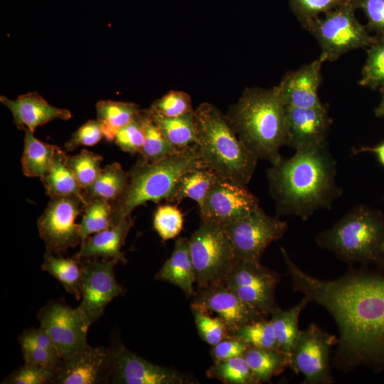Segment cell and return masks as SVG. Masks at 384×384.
<instances>
[{
  "instance_id": "cell-1",
  "label": "cell",
  "mask_w": 384,
  "mask_h": 384,
  "mask_svg": "<svg viewBox=\"0 0 384 384\" xmlns=\"http://www.w3.org/2000/svg\"><path fill=\"white\" fill-rule=\"evenodd\" d=\"M281 255L292 288L333 318L339 336L334 365L343 372L364 366L384 370V275L350 269L335 279H321L302 270L285 248Z\"/></svg>"
},
{
  "instance_id": "cell-2",
  "label": "cell",
  "mask_w": 384,
  "mask_h": 384,
  "mask_svg": "<svg viewBox=\"0 0 384 384\" xmlns=\"http://www.w3.org/2000/svg\"><path fill=\"white\" fill-rule=\"evenodd\" d=\"M336 166L328 142L297 150L272 164L267 177L277 215L307 220L320 209H331L343 193L336 181Z\"/></svg>"
},
{
  "instance_id": "cell-3",
  "label": "cell",
  "mask_w": 384,
  "mask_h": 384,
  "mask_svg": "<svg viewBox=\"0 0 384 384\" xmlns=\"http://www.w3.org/2000/svg\"><path fill=\"white\" fill-rule=\"evenodd\" d=\"M240 142L257 159L271 164L286 145L285 107L275 87L247 88L225 115Z\"/></svg>"
},
{
  "instance_id": "cell-4",
  "label": "cell",
  "mask_w": 384,
  "mask_h": 384,
  "mask_svg": "<svg viewBox=\"0 0 384 384\" xmlns=\"http://www.w3.org/2000/svg\"><path fill=\"white\" fill-rule=\"evenodd\" d=\"M196 141L203 166L220 178L246 186L257 159L240 142L226 116L203 102L195 110Z\"/></svg>"
},
{
  "instance_id": "cell-5",
  "label": "cell",
  "mask_w": 384,
  "mask_h": 384,
  "mask_svg": "<svg viewBox=\"0 0 384 384\" xmlns=\"http://www.w3.org/2000/svg\"><path fill=\"white\" fill-rule=\"evenodd\" d=\"M201 167L205 168L196 144L156 162L139 159L129 171L125 191L111 202L114 224L131 215L134 210L148 201L169 202L179 178L186 172Z\"/></svg>"
},
{
  "instance_id": "cell-6",
  "label": "cell",
  "mask_w": 384,
  "mask_h": 384,
  "mask_svg": "<svg viewBox=\"0 0 384 384\" xmlns=\"http://www.w3.org/2000/svg\"><path fill=\"white\" fill-rule=\"evenodd\" d=\"M316 245L350 265L375 264L384 248V214L360 204L330 228L319 233Z\"/></svg>"
},
{
  "instance_id": "cell-7",
  "label": "cell",
  "mask_w": 384,
  "mask_h": 384,
  "mask_svg": "<svg viewBox=\"0 0 384 384\" xmlns=\"http://www.w3.org/2000/svg\"><path fill=\"white\" fill-rule=\"evenodd\" d=\"M189 242L198 288L224 282L236 260L223 228L213 221L201 218Z\"/></svg>"
},
{
  "instance_id": "cell-8",
  "label": "cell",
  "mask_w": 384,
  "mask_h": 384,
  "mask_svg": "<svg viewBox=\"0 0 384 384\" xmlns=\"http://www.w3.org/2000/svg\"><path fill=\"white\" fill-rule=\"evenodd\" d=\"M355 10L350 3L317 18L305 28L317 41L326 61H335L348 52L374 42L356 18Z\"/></svg>"
},
{
  "instance_id": "cell-9",
  "label": "cell",
  "mask_w": 384,
  "mask_h": 384,
  "mask_svg": "<svg viewBox=\"0 0 384 384\" xmlns=\"http://www.w3.org/2000/svg\"><path fill=\"white\" fill-rule=\"evenodd\" d=\"M232 245L237 261H259L272 242L284 235L288 225L267 215L260 206L245 217L221 225Z\"/></svg>"
},
{
  "instance_id": "cell-10",
  "label": "cell",
  "mask_w": 384,
  "mask_h": 384,
  "mask_svg": "<svg viewBox=\"0 0 384 384\" xmlns=\"http://www.w3.org/2000/svg\"><path fill=\"white\" fill-rule=\"evenodd\" d=\"M86 203L85 200L75 195L50 198L37 221L46 252L62 255L68 248L81 244L80 223H76L75 220L83 213Z\"/></svg>"
},
{
  "instance_id": "cell-11",
  "label": "cell",
  "mask_w": 384,
  "mask_h": 384,
  "mask_svg": "<svg viewBox=\"0 0 384 384\" xmlns=\"http://www.w3.org/2000/svg\"><path fill=\"white\" fill-rule=\"evenodd\" d=\"M338 337L315 324L300 331L294 346L289 366L304 376L303 384H331L330 353Z\"/></svg>"
},
{
  "instance_id": "cell-12",
  "label": "cell",
  "mask_w": 384,
  "mask_h": 384,
  "mask_svg": "<svg viewBox=\"0 0 384 384\" xmlns=\"http://www.w3.org/2000/svg\"><path fill=\"white\" fill-rule=\"evenodd\" d=\"M279 274L259 261H237L224 281L225 285L242 301L266 316L278 306L275 289Z\"/></svg>"
},
{
  "instance_id": "cell-13",
  "label": "cell",
  "mask_w": 384,
  "mask_h": 384,
  "mask_svg": "<svg viewBox=\"0 0 384 384\" xmlns=\"http://www.w3.org/2000/svg\"><path fill=\"white\" fill-rule=\"evenodd\" d=\"M83 259L82 302L78 306L87 325L97 321L109 304L125 289L114 275L118 259Z\"/></svg>"
},
{
  "instance_id": "cell-14",
  "label": "cell",
  "mask_w": 384,
  "mask_h": 384,
  "mask_svg": "<svg viewBox=\"0 0 384 384\" xmlns=\"http://www.w3.org/2000/svg\"><path fill=\"white\" fill-rule=\"evenodd\" d=\"M42 327L65 358L89 346L87 325L78 307L72 308L64 301H52L38 313Z\"/></svg>"
},
{
  "instance_id": "cell-15",
  "label": "cell",
  "mask_w": 384,
  "mask_h": 384,
  "mask_svg": "<svg viewBox=\"0 0 384 384\" xmlns=\"http://www.w3.org/2000/svg\"><path fill=\"white\" fill-rule=\"evenodd\" d=\"M108 383L183 384L188 382L176 370L154 364L119 343L110 348Z\"/></svg>"
},
{
  "instance_id": "cell-16",
  "label": "cell",
  "mask_w": 384,
  "mask_h": 384,
  "mask_svg": "<svg viewBox=\"0 0 384 384\" xmlns=\"http://www.w3.org/2000/svg\"><path fill=\"white\" fill-rule=\"evenodd\" d=\"M258 207L257 198L246 186L219 177L199 210L202 219L223 225L245 217Z\"/></svg>"
},
{
  "instance_id": "cell-17",
  "label": "cell",
  "mask_w": 384,
  "mask_h": 384,
  "mask_svg": "<svg viewBox=\"0 0 384 384\" xmlns=\"http://www.w3.org/2000/svg\"><path fill=\"white\" fill-rule=\"evenodd\" d=\"M191 308L216 313L231 336L241 326L265 317L242 301L224 282L199 289L193 295Z\"/></svg>"
},
{
  "instance_id": "cell-18",
  "label": "cell",
  "mask_w": 384,
  "mask_h": 384,
  "mask_svg": "<svg viewBox=\"0 0 384 384\" xmlns=\"http://www.w3.org/2000/svg\"><path fill=\"white\" fill-rule=\"evenodd\" d=\"M286 145L295 151L327 142L332 123L327 106L285 107Z\"/></svg>"
},
{
  "instance_id": "cell-19",
  "label": "cell",
  "mask_w": 384,
  "mask_h": 384,
  "mask_svg": "<svg viewBox=\"0 0 384 384\" xmlns=\"http://www.w3.org/2000/svg\"><path fill=\"white\" fill-rule=\"evenodd\" d=\"M325 61L326 58L320 55L315 60L283 76L274 87L285 107L311 108L324 105L319 98V89Z\"/></svg>"
},
{
  "instance_id": "cell-20",
  "label": "cell",
  "mask_w": 384,
  "mask_h": 384,
  "mask_svg": "<svg viewBox=\"0 0 384 384\" xmlns=\"http://www.w3.org/2000/svg\"><path fill=\"white\" fill-rule=\"evenodd\" d=\"M110 348L88 347L63 358L53 383H108Z\"/></svg>"
},
{
  "instance_id": "cell-21",
  "label": "cell",
  "mask_w": 384,
  "mask_h": 384,
  "mask_svg": "<svg viewBox=\"0 0 384 384\" xmlns=\"http://www.w3.org/2000/svg\"><path fill=\"white\" fill-rule=\"evenodd\" d=\"M0 102L10 110L18 129L33 133L38 127L53 120H68L72 117L70 110L53 106L36 92L19 95L16 100L1 95Z\"/></svg>"
},
{
  "instance_id": "cell-22",
  "label": "cell",
  "mask_w": 384,
  "mask_h": 384,
  "mask_svg": "<svg viewBox=\"0 0 384 384\" xmlns=\"http://www.w3.org/2000/svg\"><path fill=\"white\" fill-rule=\"evenodd\" d=\"M133 225L134 220L129 215L114 226L89 236L80 244L77 254L82 258L118 259L126 262L121 250Z\"/></svg>"
},
{
  "instance_id": "cell-23",
  "label": "cell",
  "mask_w": 384,
  "mask_h": 384,
  "mask_svg": "<svg viewBox=\"0 0 384 384\" xmlns=\"http://www.w3.org/2000/svg\"><path fill=\"white\" fill-rule=\"evenodd\" d=\"M157 280L169 282L180 288L187 296H193L196 282L189 239L176 240L173 252L155 276Z\"/></svg>"
},
{
  "instance_id": "cell-24",
  "label": "cell",
  "mask_w": 384,
  "mask_h": 384,
  "mask_svg": "<svg viewBox=\"0 0 384 384\" xmlns=\"http://www.w3.org/2000/svg\"><path fill=\"white\" fill-rule=\"evenodd\" d=\"M43 271L48 272L63 286L65 290L76 299L82 297L83 259L78 254L65 257L46 252L41 265Z\"/></svg>"
},
{
  "instance_id": "cell-25",
  "label": "cell",
  "mask_w": 384,
  "mask_h": 384,
  "mask_svg": "<svg viewBox=\"0 0 384 384\" xmlns=\"http://www.w3.org/2000/svg\"><path fill=\"white\" fill-rule=\"evenodd\" d=\"M18 342L25 362L60 368L63 358L42 327L24 330L18 337Z\"/></svg>"
},
{
  "instance_id": "cell-26",
  "label": "cell",
  "mask_w": 384,
  "mask_h": 384,
  "mask_svg": "<svg viewBox=\"0 0 384 384\" xmlns=\"http://www.w3.org/2000/svg\"><path fill=\"white\" fill-rule=\"evenodd\" d=\"M60 147L36 139L33 132L25 130L24 147L21 158L26 176L43 178L48 172Z\"/></svg>"
},
{
  "instance_id": "cell-27",
  "label": "cell",
  "mask_w": 384,
  "mask_h": 384,
  "mask_svg": "<svg viewBox=\"0 0 384 384\" xmlns=\"http://www.w3.org/2000/svg\"><path fill=\"white\" fill-rule=\"evenodd\" d=\"M66 156V152L60 148L53 159L48 172L41 179L46 194L50 198L75 195L85 200L82 188L67 166Z\"/></svg>"
},
{
  "instance_id": "cell-28",
  "label": "cell",
  "mask_w": 384,
  "mask_h": 384,
  "mask_svg": "<svg viewBox=\"0 0 384 384\" xmlns=\"http://www.w3.org/2000/svg\"><path fill=\"white\" fill-rule=\"evenodd\" d=\"M309 302L304 297L294 306L282 311L279 307L271 313V322L280 351L287 356L290 364L291 354L301 330L299 317Z\"/></svg>"
},
{
  "instance_id": "cell-29",
  "label": "cell",
  "mask_w": 384,
  "mask_h": 384,
  "mask_svg": "<svg viewBox=\"0 0 384 384\" xmlns=\"http://www.w3.org/2000/svg\"><path fill=\"white\" fill-rule=\"evenodd\" d=\"M134 102L100 100L96 104L97 119L102 124L104 137L113 142L119 130L128 124L140 111Z\"/></svg>"
},
{
  "instance_id": "cell-30",
  "label": "cell",
  "mask_w": 384,
  "mask_h": 384,
  "mask_svg": "<svg viewBox=\"0 0 384 384\" xmlns=\"http://www.w3.org/2000/svg\"><path fill=\"white\" fill-rule=\"evenodd\" d=\"M129 178V171H124L119 163L107 165L94 183L83 191L86 202L95 198L115 201L125 191Z\"/></svg>"
},
{
  "instance_id": "cell-31",
  "label": "cell",
  "mask_w": 384,
  "mask_h": 384,
  "mask_svg": "<svg viewBox=\"0 0 384 384\" xmlns=\"http://www.w3.org/2000/svg\"><path fill=\"white\" fill-rule=\"evenodd\" d=\"M257 383H267L289 366L287 356L279 351L249 346L244 354Z\"/></svg>"
},
{
  "instance_id": "cell-32",
  "label": "cell",
  "mask_w": 384,
  "mask_h": 384,
  "mask_svg": "<svg viewBox=\"0 0 384 384\" xmlns=\"http://www.w3.org/2000/svg\"><path fill=\"white\" fill-rule=\"evenodd\" d=\"M219 176L207 168H198L184 174L178 181L169 202H179L188 198L203 203L209 191Z\"/></svg>"
},
{
  "instance_id": "cell-33",
  "label": "cell",
  "mask_w": 384,
  "mask_h": 384,
  "mask_svg": "<svg viewBox=\"0 0 384 384\" xmlns=\"http://www.w3.org/2000/svg\"><path fill=\"white\" fill-rule=\"evenodd\" d=\"M149 112L164 137L175 147L183 149L196 144L195 110L176 117H165Z\"/></svg>"
},
{
  "instance_id": "cell-34",
  "label": "cell",
  "mask_w": 384,
  "mask_h": 384,
  "mask_svg": "<svg viewBox=\"0 0 384 384\" xmlns=\"http://www.w3.org/2000/svg\"><path fill=\"white\" fill-rule=\"evenodd\" d=\"M145 138L139 159L149 163L161 161L181 149L172 145L162 134L154 121L149 109L143 110Z\"/></svg>"
},
{
  "instance_id": "cell-35",
  "label": "cell",
  "mask_w": 384,
  "mask_h": 384,
  "mask_svg": "<svg viewBox=\"0 0 384 384\" xmlns=\"http://www.w3.org/2000/svg\"><path fill=\"white\" fill-rule=\"evenodd\" d=\"M114 225L111 201L102 198L87 201L80 223L82 242L91 235Z\"/></svg>"
},
{
  "instance_id": "cell-36",
  "label": "cell",
  "mask_w": 384,
  "mask_h": 384,
  "mask_svg": "<svg viewBox=\"0 0 384 384\" xmlns=\"http://www.w3.org/2000/svg\"><path fill=\"white\" fill-rule=\"evenodd\" d=\"M206 375L226 384H256L244 356L215 361Z\"/></svg>"
},
{
  "instance_id": "cell-37",
  "label": "cell",
  "mask_w": 384,
  "mask_h": 384,
  "mask_svg": "<svg viewBox=\"0 0 384 384\" xmlns=\"http://www.w3.org/2000/svg\"><path fill=\"white\" fill-rule=\"evenodd\" d=\"M103 157L87 149L73 156L67 155L65 161L84 191L90 186L100 175Z\"/></svg>"
},
{
  "instance_id": "cell-38",
  "label": "cell",
  "mask_w": 384,
  "mask_h": 384,
  "mask_svg": "<svg viewBox=\"0 0 384 384\" xmlns=\"http://www.w3.org/2000/svg\"><path fill=\"white\" fill-rule=\"evenodd\" d=\"M233 336L250 346L281 351L270 319L262 318L245 324L236 330Z\"/></svg>"
},
{
  "instance_id": "cell-39",
  "label": "cell",
  "mask_w": 384,
  "mask_h": 384,
  "mask_svg": "<svg viewBox=\"0 0 384 384\" xmlns=\"http://www.w3.org/2000/svg\"><path fill=\"white\" fill-rule=\"evenodd\" d=\"M350 3L351 0H289L292 11L304 28L320 14Z\"/></svg>"
},
{
  "instance_id": "cell-40",
  "label": "cell",
  "mask_w": 384,
  "mask_h": 384,
  "mask_svg": "<svg viewBox=\"0 0 384 384\" xmlns=\"http://www.w3.org/2000/svg\"><path fill=\"white\" fill-rule=\"evenodd\" d=\"M145 138V124L143 110L117 132L115 144L124 152L139 154Z\"/></svg>"
},
{
  "instance_id": "cell-41",
  "label": "cell",
  "mask_w": 384,
  "mask_h": 384,
  "mask_svg": "<svg viewBox=\"0 0 384 384\" xmlns=\"http://www.w3.org/2000/svg\"><path fill=\"white\" fill-rule=\"evenodd\" d=\"M60 368H49L32 362H25L14 370L2 383L4 384H46L53 383Z\"/></svg>"
},
{
  "instance_id": "cell-42",
  "label": "cell",
  "mask_w": 384,
  "mask_h": 384,
  "mask_svg": "<svg viewBox=\"0 0 384 384\" xmlns=\"http://www.w3.org/2000/svg\"><path fill=\"white\" fill-rule=\"evenodd\" d=\"M149 110L165 117H180L193 112L191 98L183 91L171 90L153 102Z\"/></svg>"
},
{
  "instance_id": "cell-43",
  "label": "cell",
  "mask_w": 384,
  "mask_h": 384,
  "mask_svg": "<svg viewBox=\"0 0 384 384\" xmlns=\"http://www.w3.org/2000/svg\"><path fill=\"white\" fill-rule=\"evenodd\" d=\"M153 225L162 240L174 238L183 228V214L176 206H160L154 213Z\"/></svg>"
},
{
  "instance_id": "cell-44",
  "label": "cell",
  "mask_w": 384,
  "mask_h": 384,
  "mask_svg": "<svg viewBox=\"0 0 384 384\" xmlns=\"http://www.w3.org/2000/svg\"><path fill=\"white\" fill-rule=\"evenodd\" d=\"M358 83L372 88L384 85V40L373 43L368 49Z\"/></svg>"
},
{
  "instance_id": "cell-45",
  "label": "cell",
  "mask_w": 384,
  "mask_h": 384,
  "mask_svg": "<svg viewBox=\"0 0 384 384\" xmlns=\"http://www.w3.org/2000/svg\"><path fill=\"white\" fill-rule=\"evenodd\" d=\"M197 330L201 338L213 346L223 339L231 336L225 322L219 317H213L208 311L191 308Z\"/></svg>"
},
{
  "instance_id": "cell-46",
  "label": "cell",
  "mask_w": 384,
  "mask_h": 384,
  "mask_svg": "<svg viewBox=\"0 0 384 384\" xmlns=\"http://www.w3.org/2000/svg\"><path fill=\"white\" fill-rule=\"evenodd\" d=\"M104 137L102 124L97 119H90L73 133L70 139L65 144L66 151H74L79 146H92Z\"/></svg>"
},
{
  "instance_id": "cell-47",
  "label": "cell",
  "mask_w": 384,
  "mask_h": 384,
  "mask_svg": "<svg viewBox=\"0 0 384 384\" xmlns=\"http://www.w3.org/2000/svg\"><path fill=\"white\" fill-rule=\"evenodd\" d=\"M351 4L363 11L370 29L384 35V0H351Z\"/></svg>"
},
{
  "instance_id": "cell-48",
  "label": "cell",
  "mask_w": 384,
  "mask_h": 384,
  "mask_svg": "<svg viewBox=\"0 0 384 384\" xmlns=\"http://www.w3.org/2000/svg\"><path fill=\"white\" fill-rule=\"evenodd\" d=\"M250 346L240 338L231 336L213 346L211 354L215 361L244 356Z\"/></svg>"
},
{
  "instance_id": "cell-49",
  "label": "cell",
  "mask_w": 384,
  "mask_h": 384,
  "mask_svg": "<svg viewBox=\"0 0 384 384\" xmlns=\"http://www.w3.org/2000/svg\"><path fill=\"white\" fill-rule=\"evenodd\" d=\"M366 152L375 154L380 164L384 166V142L373 146H363L360 148H353L351 150V153L353 155Z\"/></svg>"
},
{
  "instance_id": "cell-50",
  "label": "cell",
  "mask_w": 384,
  "mask_h": 384,
  "mask_svg": "<svg viewBox=\"0 0 384 384\" xmlns=\"http://www.w3.org/2000/svg\"><path fill=\"white\" fill-rule=\"evenodd\" d=\"M375 114L378 117L384 118V92L379 105L375 110Z\"/></svg>"
},
{
  "instance_id": "cell-51",
  "label": "cell",
  "mask_w": 384,
  "mask_h": 384,
  "mask_svg": "<svg viewBox=\"0 0 384 384\" xmlns=\"http://www.w3.org/2000/svg\"><path fill=\"white\" fill-rule=\"evenodd\" d=\"M376 266L378 267L380 272H384V248L377 261L375 263Z\"/></svg>"
}]
</instances>
